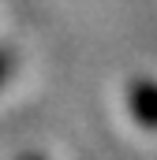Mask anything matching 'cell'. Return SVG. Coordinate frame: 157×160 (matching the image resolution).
<instances>
[{"label":"cell","mask_w":157,"mask_h":160,"mask_svg":"<svg viewBox=\"0 0 157 160\" xmlns=\"http://www.w3.org/2000/svg\"><path fill=\"white\" fill-rule=\"evenodd\" d=\"M138 119L150 123V86L146 82H138Z\"/></svg>","instance_id":"cell-1"},{"label":"cell","mask_w":157,"mask_h":160,"mask_svg":"<svg viewBox=\"0 0 157 160\" xmlns=\"http://www.w3.org/2000/svg\"><path fill=\"white\" fill-rule=\"evenodd\" d=\"M26 160H38V157H26Z\"/></svg>","instance_id":"cell-2"}]
</instances>
